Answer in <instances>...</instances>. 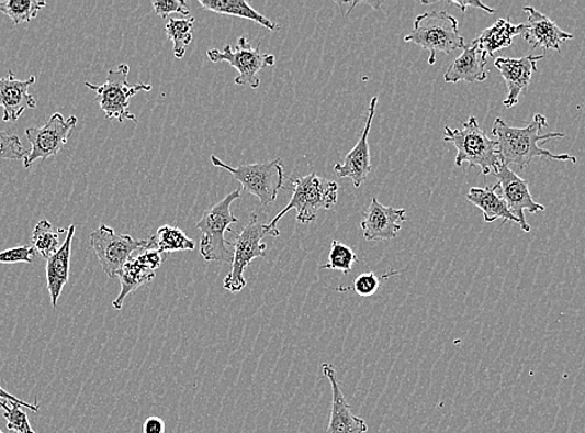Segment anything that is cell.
Segmentation results:
<instances>
[{
  "instance_id": "cell-35",
  "label": "cell",
  "mask_w": 585,
  "mask_h": 433,
  "mask_svg": "<svg viewBox=\"0 0 585 433\" xmlns=\"http://www.w3.org/2000/svg\"><path fill=\"white\" fill-rule=\"evenodd\" d=\"M4 401H8V402H16V403H20L22 404L23 408H25L26 410H31L33 412H38L40 411V404L38 403H27L25 401H22L18 398H15V396H13L12 393H9L7 392L2 386H0V409H2V403Z\"/></svg>"
},
{
  "instance_id": "cell-9",
  "label": "cell",
  "mask_w": 585,
  "mask_h": 433,
  "mask_svg": "<svg viewBox=\"0 0 585 433\" xmlns=\"http://www.w3.org/2000/svg\"><path fill=\"white\" fill-rule=\"evenodd\" d=\"M266 236H272L266 229V224H261L256 213L250 214L247 225L232 244L235 247L234 260H232L230 271L223 282V288L230 292H239L246 288L245 271L247 267L257 257L266 256L267 245L263 243Z\"/></svg>"
},
{
  "instance_id": "cell-7",
  "label": "cell",
  "mask_w": 585,
  "mask_h": 433,
  "mask_svg": "<svg viewBox=\"0 0 585 433\" xmlns=\"http://www.w3.org/2000/svg\"><path fill=\"white\" fill-rule=\"evenodd\" d=\"M211 162L215 167L234 175V178L243 184L244 189L257 197L262 206L272 204L277 200L278 192L284 188V167L281 159L245 164L238 168L223 163L216 155H211Z\"/></svg>"
},
{
  "instance_id": "cell-3",
  "label": "cell",
  "mask_w": 585,
  "mask_h": 433,
  "mask_svg": "<svg viewBox=\"0 0 585 433\" xmlns=\"http://www.w3.org/2000/svg\"><path fill=\"white\" fill-rule=\"evenodd\" d=\"M443 142L450 143L458 149L457 167L461 168L469 163V168L479 167L484 175L495 174L500 162L497 141L490 140L482 131L475 116L462 123L461 129L443 127Z\"/></svg>"
},
{
  "instance_id": "cell-17",
  "label": "cell",
  "mask_w": 585,
  "mask_h": 433,
  "mask_svg": "<svg viewBox=\"0 0 585 433\" xmlns=\"http://www.w3.org/2000/svg\"><path fill=\"white\" fill-rule=\"evenodd\" d=\"M524 12L528 14V22L524 23L522 36L533 48L542 47L544 51L561 52V45L573 40V34L561 30L550 18L537 11L536 8L527 5L524 8Z\"/></svg>"
},
{
  "instance_id": "cell-26",
  "label": "cell",
  "mask_w": 585,
  "mask_h": 433,
  "mask_svg": "<svg viewBox=\"0 0 585 433\" xmlns=\"http://www.w3.org/2000/svg\"><path fill=\"white\" fill-rule=\"evenodd\" d=\"M194 24V18L191 16L189 20H176L171 18L165 26V32L167 38L173 43V55L176 59H182L188 49L189 45L192 43V30Z\"/></svg>"
},
{
  "instance_id": "cell-6",
  "label": "cell",
  "mask_w": 585,
  "mask_h": 433,
  "mask_svg": "<svg viewBox=\"0 0 585 433\" xmlns=\"http://www.w3.org/2000/svg\"><path fill=\"white\" fill-rule=\"evenodd\" d=\"M90 246L110 279L119 278L136 251H156L154 237L134 238L130 235H119L114 229L106 225H100L90 234Z\"/></svg>"
},
{
  "instance_id": "cell-24",
  "label": "cell",
  "mask_w": 585,
  "mask_h": 433,
  "mask_svg": "<svg viewBox=\"0 0 585 433\" xmlns=\"http://www.w3.org/2000/svg\"><path fill=\"white\" fill-rule=\"evenodd\" d=\"M155 276L156 273L150 267L138 262L137 257H132L119 275L120 282H122V290H120L119 297L113 302L114 309L122 310L128 295L142 288L143 285L151 282Z\"/></svg>"
},
{
  "instance_id": "cell-25",
  "label": "cell",
  "mask_w": 585,
  "mask_h": 433,
  "mask_svg": "<svg viewBox=\"0 0 585 433\" xmlns=\"http://www.w3.org/2000/svg\"><path fill=\"white\" fill-rule=\"evenodd\" d=\"M154 237L155 248L162 255L176 252H192L196 244L181 229L164 225Z\"/></svg>"
},
{
  "instance_id": "cell-21",
  "label": "cell",
  "mask_w": 585,
  "mask_h": 433,
  "mask_svg": "<svg viewBox=\"0 0 585 433\" xmlns=\"http://www.w3.org/2000/svg\"><path fill=\"white\" fill-rule=\"evenodd\" d=\"M525 24L510 23L507 20H498L494 25L482 32L475 42L486 57H494L495 53L508 48L515 36L522 35Z\"/></svg>"
},
{
  "instance_id": "cell-2",
  "label": "cell",
  "mask_w": 585,
  "mask_h": 433,
  "mask_svg": "<svg viewBox=\"0 0 585 433\" xmlns=\"http://www.w3.org/2000/svg\"><path fill=\"white\" fill-rule=\"evenodd\" d=\"M294 186L293 197L288 206L278 214L266 229L273 237L281 235L277 225L291 210H296V221L300 224L314 223L320 210H329L338 202L339 184L318 177L314 171L306 177L291 178Z\"/></svg>"
},
{
  "instance_id": "cell-31",
  "label": "cell",
  "mask_w": 585,
  "mask_h": 433,
  "mask_svg": "<svg viewBox=\"0 0 585 433\" xmlns=\"http://www.w3.org/2000/svg\"><path fill=\"white\" fill-rule=\"evenodd\" d=\"M8 401L2 403L4 410V419L7 420V428L13 433H36L31 426L27 414L23 410L25 408L16 402H11V407H8Z\"/></svg>"
},
{
  "instance_id": "cell-18",
  "label": "cell",
  "mask_w": 585,
  "mask_h": 433,
  "mask_svg": "<svg viewBox=\"0 0 585 433\" xmlns=\"http://www.w3.org/2000/svg\"><path fill=\"white\" fill-rule=\"evenodd\" d=\"M35 81L34 76L26 80L16 79L13 71H9L5 78H0V108L4 110V123H16L26 109L36 108V101L30 93Z\"/></svg>"
},
{
  "instance_id": "cell-11",
  "label": "cell",
  "mask_w": 585,
  "mask_h": 433,
  "mask_svg": "<svg viewBox=\"0 0 585 433\" xmlns=\"http://www.w3.org/2000/svg\"><path fill=\"white\" fill-rule=\"evenodd\" d=\"M77 124V116L65 119L63 114L55 113L42 127H27L25 136L32 144V149L24 159V168L31 169L35 162H44L57 155L68 144Z\"/></svg>"
},
{
  "instance_id": "cell-33",
  "label": "cell",
  "mask_w": 585,
  "mask_h": 433,
  "mask_svg": "<svg viewBox=\"0 0 585 433\" xmlns=\"http://www.w3.org/2000/svg\"><path fill=\"white\" fill-rule=\"evenodd\" d=\"M36 251L33 246H16L0 253V264H33Z\"/></svg>"
},
{
  "instance_id": "cell-13",
  "label": "cell",
  "mask_w": 585,
  "mask_h": 433,
  "mask_svg": "<svg viewBox=\"0 0 585 433\" xmlns=\"http://www.w3.org/2000/svg\"><path fill=\"white\" fill-rule=\"evenodd\" d=\"M406 220L405 209L385 207L376 198L371 199L360 227L365 241H393Z\"/></svg>"
},
{
  "instance_id": "cell-30",
  "label": "cell",
  "mask_w": 585,
  "mask_h": 433,
  "mask_svg": "<svg viewBox=\"0 0 585 433\" xmlns=\"http://www.w3.org/2000/svg\"><path fill=\"white\" fill-rule=\"evenodd\" d=\"M402 274V271L390 270L386 274L379 276L373 271L360 274L358 278L352 284L351 288L338 289L340 291L352 290L361 298H370L375 295L380 288V285L389 278H392L394 275Z\"/></svg>"
},
{
  "instance_id": "cell-1",
  "label": "cell",
  "mask_w": 585,
  "mask_h": 433,
  "mask_svg": "<svg viewBox=\"0 0 585 433\" xmlns=\"http://www.w3.org/2000/svg\"><path fill=\"white\" fill-rule=\"evenodd\" d=\"M547 118L536 114L532 122L526 127H515L507 124L504 119L497 118L492 125V134L497 137L498 153L504 165H515L518 170H525L536 158H548L556 162L577 163V158L570 154H553L543 149L538 143L552 140H562L563 133L542 134L547 127Z\"/></svg>"
},
{
  "instance_id": "cell-15",
  "label": "cell",
  "mask_w": 585,
  "mask_h": 433,
  "mask_svg": "<svg viewBox=\"0 0 585 433\" xmlns=\"http://www.w3.org/2000/svg\"><path fill=\"white\" fill-rule=\"evenodd\" d=\"M544 55L529 54L524 58L498 57L495 67L504 77L507 86V97L504 100L506 108H514L518 104L519 97L531 85L532 74L537 70V62L542 60Z\"/></svg>"
},
{
  "instance_id": "cell-28",
  "label": "cell",
  "mask_w": 585,
  "mask_h": 433,
  "mask_svg": "<svg viewBox=\"0 0 585 433\" xmlns=\"http://www.w3.org/2000/svg\"><path fill=\"white\" fill-rule=\"evenodd\" d=\"M59 235L60 233L58 230H55L48 220H41L33 230V247L44 257V259L48 260L61 246L59 243Z\"/></svg>"
},
{
  "instance_id": "cell-14",
  "label": "cell",
  "mask_w": 585,
  "mask_h": 433,
  "mask_svg": "<svg viewBox=\"0 0 585 433\" xmlns=\"http://www.w3.org/2000/svg\"><path fill=\"white\" fill-rule=\"evenodd\" d=\"M378 100V97L370 100L365 129L358 144L352 147L350 153L346 156V159H344V163H337L334 165V173H336L339 178H349L352 184H355L356 188L363 186V182L368 179L371 171L370 146L368 140L371 125H373Z\"/></svg>"
},
{
  "instance_id": "cell-5",
  "label": "cell",
  "mask_w": 585,
  "mask_h": 433,
  "mask_svg": "<svg viewBox=\"0 0 585 433\" xmlns=\"http://www.w3.org/2000/svg\"><path fill=\"white\" fill-rule=\"evenodd\" d=\"M240 199V190L237 189L218 201L209 210L204 211L202 219L196 227L202 234L200 243V253L204 260L232 264L234 252L228 248L225 234L229 226L238 223V218L232 214L230 207L234 201Z\"/></svg>"
},
{
  "instance_id": "cell-36",
  "label": "cell",
  "mask_w": 585,
  "mask_h": 433,
  "mask_svg": "<svg viewBox=\"0 0 585 433\" xmlns=\"http://www.w3.org/2000/svg\"><path fill=\"white\" fill-rule=\"evenodd\" d=\"M143 431L144 433H165V422L160 418H148Z\"/></svg>"
},
{
  "instance_id": "cell-34",
  "label": "cell",
  "mask_w": 585,
  "mask_h": 433,
  "mask_svg": "<svg viewBox=\"0 0 585 433\" xmlns=\"http://www.w3.org/2000/svg\"><path fill=\"white\" fill-rule=\"evenodd\" d=\"M154 11L166 20L172 13L191 15L190 7L183 0H155L153 2Z\"/></svg>"
},
{
  "instance_id": "cell-37",
  "label": "cell",
  "mask_w": 585,
  "mask_h": 433,
  "mask_svg": "<svg viewBox=\"0 0 585 433\" xmlns=\"http://www.w3.org/2000/svg\"><path fill=\"white\" fill-rule=\"evenodd\" d=\"M450 3L460 7V11L462 13L466 12V9L469 7L482 9V11H485L488 14H494L495 13V9H492V8L487 7V5H485L484 3H481L480 0H475V2H471V0H470V2H460V0H452V2H450Z\"/></svg>"
},
{
  "instance_id": "cell-16",
  "label": "cell",
  "mask_w": 585,
  "mask_h": 433,
  "mask_svg": "<svg viewBox=\"0 0 585 433\" xmlns=\"http://www.w3.org/2000/svg\"><path fill=\"white\" fill-rule=\"evenodd\" d=\"M322 370L329 380L333 392L329 426L325 433H367V422L352 413L350 404L340 389L336 368L330 364H323Z\"/></svg>"
},
{
  "instance_id": "cell-38",
  "label": "cell",
  "mask_w": 585,
  "mask_h": 433,
  "mask_svg": "<svg viewBox=\"0 0 585 433\" xmlns=\"http://www.w3.org/2000/svg\"><path fill=\"white\" fill-rule=\"evenodd\" d=\"M0 433H3L2 431H0Z\"/></svg>"
},
{
  "instance_id": "cell-23",
  "label": "cell",
  "mask_w": 585,
  "mask_h": 433,
  "mask_svg": "<svg viewBox=\"0 0 585 433\" xmlns=\"http://www.w3.org/2000/svg\"><path fill=\"white\" fill-rule=\"evenodd\" d=\"M200 5L213 13L245 18V20L262 25L271 32L281 27L263 14L258 13L246 0H200Z\"/></svg>"
},
{
  "instance_id": "cell-12",
  "label": "cell",
  "mask_w": 585,
  "mask_h": 433,
  "mask_svg": "<svg viewBox=\"0 0 585 433\" xmlns=\"http://www.w3.org/2000/svg\"><path fill=\"white\" fill-rule=\"evenodd\" d=\"M494 175L498 180L496 187L503 190V198L507 202L510 213L517 218L518 225L521 226L525 233L531 232V226L526 221L525 211L536 214L538 211H544L545 207L533 199L527 181L507 165H500Z\"/></svg>"
},
{
  "instance_id": "cell-29",
  "label": "cell",
  "mask_w": 585,
  "mask_h": 433,
  "mask_svg": "<svg viewBox=\"0 0 585 433\" xmlns=\"http://www.w3.org/2000/svg\"><path fill=\"white\" fill-rule=\"evenodd\" d=\"M358 256L352 248L347 245L333 241L328 264L322 265V269L340 271L344 275H349L352 269V265L358 263Z\"/></svg>"
},
{
  "instance_id": "cell-4",
  "label": "cell",
  "mask_w": 585,
  "mask_h": 433,
  "mask_svg": "<svg viewBox=\"0 0 585 433\" xmlns=\"http://www.w3.org/2000/svg\"><path fill=\"white\" fill-rule=\"evenodd\" d=\"M404 41L415 43L424 51H429L430 66H434L438 53L451 54L466 48L464 38L459 32V21L446 11L417 15L413 32L407 34Z\"/></svg>"
},
{
  "instance_id": "cell-10",
  "label": "cell",
  "mask_w": 585,
  "mask_h": 433,
  "mask_svg": "<svg viewBox=\"0 0 585 433\" xmlns=\"http://www.w3.org/2000/svg\"><path fill=\"white\" fill-rule=\"evenodd\" d=\"M257 48H252L246 36H240L236 49H232L230 45H226L223 51L210 49L207 57L212 63L227 62L232 67L238 70V77L235 79L237 86L249 87L258 89L261 87V79L258 73L267 67H273L275 57L273 54H265Z\"/></svg>"
},
{
  "instance_id": "cell-27",
  "label": "cell",
  "mask_w": 585,
  "mask_h": 433,
  "mask_svg": "<svg viewBox=\"0 0 585 433\" xmlns=\"http://www.w3.org/2000/svg\"><path fill=\"white\" fill-rule=\"evenodd\" d=\"M46 7L41 0H7L0 2V13L11 18L14 25L30 23Z\"/></svg>"
},
{
  "instance_id": "cell-8",
  "label": "cell",
  "mask_w": 585,
  "mask_h": 433,
  "mask_svg": "<svg viewBox=\"0 0 585 433\" xmlns=\"http://www.w3.org/2000/svg\"><path fill=\"white\" fill-rule=\"evenodd\" d=\"M128 73L127 64H120L117 68L109 70L104 85L94 86L87 81L86 87L97 91L98 103L109 121L116 119L119 123H123L125 119H130L137 124V118L128 112L130 99L142 91H151L153 86L144 85V82L130 86L127 82Z\"/></svg>"
},
{
  "instance_id": "cell-20",
  "label": "cell",
  "mask_w": 585,
  "mask_h": 433,
  "mask_svg": "<svg viewBox=\"0 0 585 433\" xmlns=\"http://www.w3.org/2000/svg\"><path fill=\"white\" fill-rule=\"evenodd\" d=\"M487 78V57L480 51L475 41L464 48L443 76L446 82H475L485 81Z\"/></svg>"
},
{
  "instance_id": "cell-19",
  "label": "cell",
  "mask_w": 585,
  "mask_h": 433,
  "mask_svg": "<svg viewBox=\"0 0 585 433\" xmlns=\"http://www.w3.org/2000/svg\"><path fill=\"white\" fill-rule=\"evenodd\" d=\"M76 225L68 227V235L59 251L46 260V281L53 309H57L65 285L69 281L71 244L76 235Z\"/></svg>"
},
{
  "instance_id": "cell-22",
  "label": "cell",
  "mask_w": 585,
  "mask_h": 433,
  "mask_svg": "<svg viewBox=\"0 0 585 433\" xmlns=\"http://www.w3.org/2000/svg\"><path fill=\"white\" fill-rule=\"evenodd\" d=\"M497 187L492 188H471L468 193V200L477 207L484 213L486 223H494L497 219L504 221H515L517 218L510 213L507 202L497 193Z\"/></svg>"
},
{
  "instance_id": "cell-32",
  "label": "cell",
  "mask_w": 585,
  "mask_h": 433,
  "mask_svg": "<svg viewBox=\"0 0 585 433\" xmlns=\"http://www.w3.org/2000/svg\"><path fill=\"white\" fill-rule=\"evenodd\" d=\"M30 151H25L21 137L11 133L0 131V162L23 160Z\"/></svg>"
}]
</instances>
